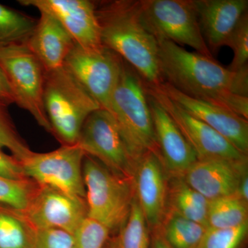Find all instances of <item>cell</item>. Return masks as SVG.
Segmentation results:
<instances>
[{"mask_svg": "<svg viewBox=\"0 0 248 248\" xmlns=\"http://www.w3.org/2000/svg\"><path fill=\"white\" fill-rule=\"evenodd\" d=\"M40 14L27 45L46 71H53L63 66L76 43L58 19L46 13Z\"/></svg>", "mask_w": 248, "mask_h": 248, "instance_id": "obj_19", "label": "cell"}, {"mask_svg": "<svg viewBox=\"0 0 248 248\" xmlns=\"http://www.w3.org/2000/svg\"><path fill=\"white\" fill-rule=\"evenodd\" d=\"M248 233V222L230 228H207L197 248H241Z\"/></svg>", "mask_w": 248, "mask_h": 248, "instance_id": "obj_28", "label": "cell"}, {"mask_svg": "<svg viewBox=\"0 0 248 248\" xmlns=\"http://www.w3.org/2000/svg\"><path fill=\"white\" fill-rule=\"evenodd\" d=\"M135 195L148 225L158 228L166 210L167 182L159 155L148 152L138 161L133 179Z\"/></svg>", "mask_w": 248, "mask_h": 248, "instance_id": "obj_16", "label": "cell"}, {"mask_svg": "<svg viewBox=\"0 0 248 248\" xmlns=\"http://www.w3.org/2000/svg\"><path fill=\"white\" fill-rule=\"evenodd\" d=\"M95 13L103 46L128 62L146 86L164 82L160 73L157 41L142 22L140 1L95 2Z\"/></svg>", "mask_w": 248, "mask_h": 248, "instance_id": "obj_2", "label": "cell"}, {"mask_svg": "<svg viewBox=\"0 0 248 248\" xmlns=\"http://www.w3.org/2000/svg\"><path fill=\"white\" fill-rule=\"evenodd\" d=\"M150 248H171L165 240L164 236L159 232L155 233L151 240Z\"/></svg>", "mask_w": 248, "mask_h": 248, "instance_id": "obj_35", "label": "cell"}, {"mask_svg": "<svg viewBox=\"0 0 248 248\" xmlns=\"http://www.w3.org/2000/svg\"><path fill=\"white\" fill-rule=\"evenodd\" d=\"M202 35L213 55L227 46L240 19L247 13L248 0H192Z\"/></svg>", "mask_w": 248, "mask_h": 248, "instance_id": "obj_17", "label": "cell"}, {"mask_svg": "<svg viewBox=\"0 0 248 248\" xmlns=\"http://www.w3.org/2000/svg\"><path fill=\"white\" fill-rule=\"evenodd\" d=\"M248 203L237 195L210 201L208 227L213 228H234L248 223Z\"/></svg>", "mask_w": 248, "mask_h": 248, "instance_id": "obj_22", "label": "cell"}, {"mask_svg": "<svg viewBox=\"0 0 248 248\" xmlns=\"http://www.w3.org/2000/svg\"><path fill=\"white\" fill-rule=\"evenodd\" d=\"M24 214L36 231L60 229L73 234L87 217L86 199L40 186Z\"/></svg>", "mask_w": 248, "mask_h": 248, "instance_id": "obj_12", "label": "cell"}, {"mask_svg": "<svg viewBox=\"0 0 248 248\" xmlns=\"http://www.w3.org/2000/svg\"><path fill=\"white\" fill-rule=\"evenodd\" d=\"M150 245L148 223L134 195L128 218L119 230L115 248H150Z\"/></svg>", "mask_w": 248, "mask_h": 248, "instance_id": "obj_25", "label": "cell"}, {"mask_svg": "<svg viewBox=\"0 0 248 248\" xmlns=\"http://www.w3.org/2000/svg\"><path fill=\"white\" fill-rule=\"evenodd\" d=\"M153 87L167 96L191 115L216 130L238 151L247 155L248 120L223 108L191 97L166 81Z\"/></svg>", "mask_w": 248, "mask_h": 248, "instance_id": "obj_14", "label": "cell"}, {"mask_svg": "<svg viewBox=\"0 0 248 248\" xmlns=\"http://www.w3.org/2000/svg\"><path fill=\"white\" fill-rule=\"evenodd\" d=\"M36 232L24 214L0 207V248H35Z\"/></svg>", "mask_w": 248, "mask_h": 248, "instance_id": "obj_21", "label": "cell"}, {"mask_svg": "<svg viewBox=\"0 0 248 248\" xmlns=\"http://www.w3.org/2000/svg\"><path fill=\"white\" fill-rule=\"evenodd\" d=\"M147 95L161 161L170 172L183 175L198 160L197 155L164 108Z\"/></svg>", "mask_w": 248, "mask_h": 248, "instance_id": "obj_18", "label": "cell"}, {"mask_svg": "<svg viewBox=\"0 0 248 248\" xmlns=\"http://www.w3.org/2000/svg\"><path fill=\"white\" fill-rule=\"evenodd\" d=\"M39 187L32 179L14 181L0 177V207L24 213Z\"/></svg>", "mask_w": 248, "mask_h": 248, "instance_id": "obj_26", "label": "cell"}, {"mask_svg": "<svg viewBox=\"0 0 248 248\" xmlns=\"http://www.w3.org/2000/svg\"><path fill=\"white\" fill-rule=\"evenodd\" d=\"M63 66L97 101L101 108L108 110L123 70V59L105 46L86 49L75 44Z\"/></svg>", "mask_w": 248, "mask_h": 248, "instance_id": "obj_8", "label": "cell"}, {"mask_svg": "<svg viewBox=\"0 0 248 248\" xmlns=\"http://www.w3.org/2000/svg\"><path fill=\"white\" fill-rule=\"evenodd\" d=\"M0 66L9 81L15 104L28 111L40 126L52 134L44 105L46 71L27 43L1 47Z\"/></svg>", "mask_w": 248, "mask_h": 248, "instance_id": "obj_6", "label": "cell"}, {"mask_svg": "<svg viewBox=\"0 0 248 248\" xmlns=\"http://www.w3.org/2000/svg\"><path fill=\"white\" fill-rule=\"evenodd\" d=\"M88 217L109 231H119L128 218L134 197L133 180L115 174L85 155L82 165Z\"/></svg>", "mask_w": 248, "mask_h": 248, "instance_id": "obj_5", "label": "cell"}, {"mask_svg": "<svg viewBox=\"0 0 248 248\" xmlns=\"http://www.w3.org/2000/svg\"><path fill=\"white\" fill-rule=\"evenodd\" d=\"M207 228L173 212L162 234L171 248H197Z\"/></svg>", "mask_w": 248, "mask_h": 248, "instance_id": "obj_24", "label": "cell"}, {"mask_svg": "<svg viewBox=\"0 0 248 248\" xmlns=\"http://www.w3.org/2000/svg\"><path fill=\"white\" fill-rule=\"evenodd\" d=\"M85 154L77 144L32 154L22 161L26 175L40 186H49L86 199L82 165Z\"/></svg>", "mask_w": 248, "mask_h": 248, "instance_id": "obj_10", "label": "cell"}, {"mask_svg": "<svg viewBox=\"0 0 248 248\" xmlns=\"http://www.w3.org/2000/svg\"><path fill=\"white\" fill-rule=\"evenodd\" d=\"M108 111L115 120L135 166L148 152L160 156L145 83L125 63Z\"/></svg>", "mask_w": 248, "mask_h": 248, "instance_id": "obj_3", "label": "cell"}, {"mask_svg": "<svg viewBox=\"0 0 248 248\" xmlns=\"http://www.w3.org/2000/svg\"><path fill=\"white\" fill-rule=\"evenodd\" d=\"M141 20L156 40L187 45L213 58L204 40L192 0H141Z\"/></svg>", "mask_w": 248, "mask_h": 248, "instance_id": "obj_7", "label": "cell"}, {"mask_svg": "<svg viewBox=\"0 0 248 248\" xmlns=\"http://www.w3.org/2000/svg\"><path fill=\"white\" fill-rule=\"evenodd\" d=\"M247 172V160H197L182 175L194 190L212 201L236 195Z\"/></svg>", "mask_w": 248, "mask_h": 248, "instance_id": "obj_15", "label": "cell"}, {"mask_svg": "<svg viewBox=\"0 0 248 248\" xmlns=\"http://www.w3.org/2000/svg\"><path fill=\"white\" fill-rule=\"evenodd\" d=\"M44 105L52 134L62 146L76 144L85 120L101 108L64 66L46 71Z\"/></svg>", "mask_w": 248, "mask_h": 248, "instance_id": "obj_4", "label": "cell"}, {"mask_svg": "<svg viewBox=\"0 0 248 248\" xmlns=\"http://www.w3.org/2000/svg\"><path fill=\"white\" fill-rule=\"evenodd\" d=\"M0 100L7 104L8 106L16 103L9 81L1 66H0Z\"/></svg>", "mask_w": 248, "mask_h": 248, "instance_id": "obj_33", "label": "cell"}, {"mask_svg": "<svg viewBox=\"0 0 248 248\" xmlns=\"http://www.w3.org/2000/svg\"><path fill=\"white\" fill-rule=\"evenodd\" d=\"M37 22L30 16L0 4V48L27 43Z\"/></svg>", "mask_w": 248, "mask_h": 248, "instance_id": "obj_23", "label": "cell"}, {"mask_svg": "<svg viewBox=\"0 0 248 248\" xmlns=\"http://www.w3.org/2000/svg\"><path fill=\"white\" fill-rule=\"evenodd\" d=\"M236 195L244 200L246 203L248 202V173L243 177L240 183Z\"/></svg>", "mask_w": 248, "mask_h": 248, "instance_id": "obj_34", "label": "cell"}, {"mask_svg": "<svg viewBox=\"0 0 248 248\" xmlns=\"http://www.w3.org/2000/svg\"><path fill=\"white\" fill-rule=\"evenodd\" d=\"M58 19L75 43L86 49L103 48L95 2L89 0H19Z\"/></svg>", "mask_w": 248, "mask_h": 248, "instance_id": "obj_13", "label": "cell"}, {"mask_svg": "<svg viewBox=\"0 0 248 248\" xmlns=\"http://www.w3.org/2000/svg\"><path fill=\"white\" fill-rule=\"evenodd\" d=\"M0 177L14 181L29 179L26 175L22 161L14 156H10L0 148Z\"/></svg>", "mask_w": 248, "mask_h": 248, "instance_id": "obj_32", "label": "cell"}, {"mask_svg": "<svg viewBox=\"0 0 248 248\" xmlns=\"http://www.w3.org/2000/svg\"><path fill=\"white\" fill-rule=\"evenodd\" d=\"M8 107L7 104L0 100V148H6L13 156L23 161L33 152L18 133Z\"/></svg>", "mask_w": 248, "mask_h": 248, "instance_id": "obj_27", "label": "cell"}, {"mask_svg": "<svg viewBox=\"0 0 248 248\" xmlns=\"http://www.w3.org/2000/svg\"><path fill=\"white\" fill-rule=\"evenodd\" d=\"M35 248H75L73 235L60 229L37 231Z\"/></svg>", "mask_w": 248, "mask_h": 248, "instance_id": "obj_31", "label": "cell"}, {"mask_svg": "<svg viewBox=\"0 0 248 248\" xmlns=\"http://www.w3.org/2000/svg\"><path fill=\"white\" fill-rule=\"evenodd\" d=\"M227 46L232 49L234 53V58L228 69L233 72L248 69V12L240 19Z\"/></svg>", "mask_w": 248, "mask_h": 248, "instance_id": "obj_30", "label": "cell"}, {"mask_svg": "<svg viewBox=\"0 0 248 248\" xmlns=\"http://www.w3.org/2000/svg\"><path fill=\"white\" fill-rule=\"evenodd\" d=\"M173 180L170 200L174 213L208 227L210 201L187 185L182 177Z\"/></svg>", "mask_w": 248, "mask_h": 248, "instance_id": "obj_20", "label": "cell"}, {"mask_svg": "<svg viewBox=\"0 0 248 248\" xmlns=\"http://www.w3.org/2000/svg\"><path fill=\"white\" fill-rule=\"evenodd\" d=\"M110 231L107 226L86 217L73 233L75 248H103Z\"/></svg>", "mask_w": 248, "mask_h": 248, "instance_id": "obj_29", "label": "cell"}, {"mask_svg": "<svg viewBox=\"0 0 248 248\" xmlns=\"http://www.w3.org/2000/svg\"><path fill=\"white\" fill-rule=\"evenodd\" d=\"M162 79L191 97L223 108L248 119V69L230 71L202 54L174 42L158 40Z\"/></svg>", "mask_w": 248, "mask_h": 248, "instance_id": "obj_1", "label": "cell"}, {"mask_svg": "<svg viewBox=\"0 0 248 248\" xmlns=\"http://www.w3.org/2000/svg\"><path fill=\"white\" fill-rule=\"evenodd\" d=\"M76 144L112 172L133 180L136 166L108 111L99 108L87 117Z\"/></svg>", "mask_w": 248, "mask_h": 248, "instance_id": "obj_9", "label": "cell"}, {"mask_svg": "<svg viewBox=\"0 0 248 248\" xmlns=\"http://www.w3.org/2000/svg\"><path fill=\"white\" fill-rule=\"evenodd\" d=\"M146 86V92L156 99L170 116L197 155L198 160L225 159L246 161L247 155L211 127L195 118L153 86Z\"/></svg>", "mask_w": 248, "mask_h": 248, "instance_id": "obj_11", "label": "cell"}]
</instances>
